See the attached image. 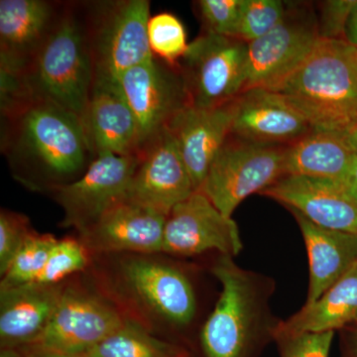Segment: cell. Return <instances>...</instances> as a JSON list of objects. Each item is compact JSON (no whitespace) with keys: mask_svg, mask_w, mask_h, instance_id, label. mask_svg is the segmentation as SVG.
<instances>
[{"mask_svg":"<svg viewBox=\"0 0 357 357\" xmlns=\"http://www.w3.org/2000/svg\"><path fill=\"white\" fill-rule=\"evenodd\" d=\"M65 1L0 0V77L27 70L55 29Z\"/></svg>","mask_w":357,"mask_h":357,"instance_id":"cell-14","label":"cell"},{"mask_svg":"<svg viewBox=\"0 0 357 357\" xmlns=\"http://www.w3.org/2000/svg\"><path fill=\"white\" fill-rule=\"evenodd\" d=\"M57 241L53 234H40L32 230L2 276L0 290L35 283Z\"/></svg>","mask_w":357,"mask_h":357,"instance_id":"cell-26","label":"cell"},{"mask_svg":"<svg viewBox=\"0 0 357 357\" xmlns=\"http://www.w3.org/2000/svg\"><path fill=\"white\" fill-rule=\"evenodd\" d=\"M286 13L280 0H243L236 38L248 44L260 39L280 24Z\"/></svg>","mask_w":357,"mask_h":357,"instance_id":"cell-28","label":"cell"},{"mask_svg":"<svg viewBox=\"0 0 357 357\" xmlns=\"http://www.w3.org/2000/svg\"><path fill=\"white\" fill-rule=\"evenodd\" d=\"M227 142L211 162L201 191L223 215L232 218L244 199L262 192L284 176L285 148L241 139Z\"/></svg>","mask_w":357,"mask_h":357,"instance_id":"cell-6","label":"cell"},{"mask_svg":"<svg viewBox=\"0 0 357 357\" xmlns=\"http://www.w3.org/2000/svg\"><path fill=\"white\" fill-rule=\"evenodd\" d=\"M243 248L238 227L201 191L177 204L167 217L163 252L178 256L217 250L222 255H238Z\"/></svg>","mask_w":357,"mask_h":357,"instance_id":"cell-12","label":"cell"},{"mask_svg":"<svg viewBox=\"0 0 357 357\" xmlns=\"http://www.w3.org/2000/svg\"><path fill=\"white\" fill-rule=\"evenodd\" d=\"M333 332L303 333L275 338L280 357H328Z\"/></svg>","mask_w":357,"mask_h":357,"instance_id":"cell-32","label":"cell"},{"mask_svg":"<svg viewBox=\"0 0 357 357\" xmlns=\"http://www.w3.org/2000/svg\"><path fill=\"white\" fill-rule=\"evenodd\" d=\"M95 79H114L154 57L148 41L149 0L84 1Z\"/></svg>","mask_w":357,"mask_h":357,"instance_id":"cell-5","label":"cell"},{"mask_svg":"<svg viewBox=\"0 0 357 357\" xmlns=\"http://www.w3.org/2000/svg\"><path fill=\"white\" fill-rule=\"evenodd\" d=\"M261 194L298 211L319 227L357 234V199L344 183L286 175Z\"/></svg>","mask_w":357,"mask_h":357,"instance_id":"cell-15","label":"cell"},{"mask_svg":"<svg viewBox=\"0 0 357 357\" xmlns=\"http://www.w3.org/2000/svg\"><path fill=\"white\" fill-rule=\"evenodd\" d=\"M356 156L344 134L312 129L285 148L284 176L325 178L344 183Z\"/></svg>","mask_w":357,"mask_h":357,"instance_id":"cell-24","label":"cell"},{"mask_svg":"<svg viewBox=\"0 0 357 357\" xmlns=\"http://www.w3.org/2000/svg\"><path fill=\"white\" fill-rule=\"evenodd\" d=\"M356 0H331L324 3L318 21L319 38L345 40L347 20Z\"/></svg>","mask_w":357,"mask_h":357,"instance_id":"cell-33","label":"cell"},{"mask_svg":"<svg viewBox=\"0 0 357 357\" xmlns=\"http://www.w3.org/2000/svg\"><path fill=\"white\" fill-rule=\"evenodd\" d=\"M243 0H199L197 2L204 32L236 38Z\"/></svg>","mask_w":357,"mask_h":357,"instance_id":"cell-30","label":"cell"},{"mask_svg":"<svg viewBox=\"0 0 357 357\" xmlns=\"http://www.w3.org/2000/svg\"><path fill=\"white\" fill-rule=\"evenodd\" d=\"M119 83L137 122L139 151L190 105L180 66L159 58L126 70Z\"/></svg>","mask_w":357,"mask_h":357,"instance_id":"cell-9","label":"cell"},{"mask_svg":"<svg viewBox=\"0 0 357 357\" xmlns=\"http://www.w3.org/2000/svg\"><path fill=\"white\" fill-rule=\"evenodd\" d=\"M340 332V357H357V324Z\"/></svg>","mask_w":357,"mask_h":357,"instance_id":"cell-34","label":"cell"},{"mask_svg":"<svg viewBox=\"0 0 357 357\" xmlns=\"http://www.w3.org/2000/svg\"><path fill=\"white\" fill-rule=\"evenodd\" d=\"M314 130L344 134L357 122V48L319 39L306 60L276 89Z\"/></svg>","mask_w":357,"mask_h":357,"instance_id":"cell-3","label":"cell"},{"mask_svg":"<svg viewBox=\"0 0 357 357\" xmlns=\"http://www.w3.org/2000/svg\"><path fill=\"white\" fill-rule=\"evenodd\" d=\"M0 147L14 177L50 192L81 178L96 159L83 119L37 98L1 102Z\"/></svg>","mask_w":357,"mask_h":357,"instance_id":"cell-1","label":"cell"},{"mask_svg":"<svg viewBox=\"0 0 357 357\" xmlns=\"http://www.w3.org/2000/svg\"><path fill=\"white\" fill-rule=\"evenodd\" d=\"M211 271L222 292L202 328L204 357H257L277 325L270 323L267 284L231 256L220 255Z\"/></svg>","mask_w":357,"mask_h":357,"instance_id":"cell-4","label":"cell"},{"mask_svg":"<svg viewBox=\"0 0 357 357\" xmlns=\"http://www.w3.org/2000/svg\"><path fill=\"white\" fill-rule=\"evenodd\" d=\"M237 98L213 107L185 105L174 116L167 129L172 134L195 191H199L211 162L231 135Z\"/></svg>","mask_w":357,"mask_h":357,"instance_id":"cell-16","label":"cell"},{"mask_svg":"<svg viewBox=\"0 0 357 357\" xmlns=\"http://www.w3.org/2000/svg\"><path fill=\"white\" fill-rule=\"evenodd\" d=\"M86 251L83 243L76 239L57 241L35 283L46 285L60 284L66 277L82 271L88 263Z\"/></svg>","mask_w":357,"mask_h":357,"instance_id":"cell-29","label":"cell"},{"mask_svg":"<svg viewBox=\"0 0 357 357\" xmlns=\"http://www.w3.org/2000/svg\"><path fill=\"white\" fill-rule=\"evenodd\" d=\"M319 39L318 21L312 16L286 13L272 31L248 44L244 91L255 88L276 91L306 60Z\"/></svg>","mask_w":357,"mask_h":357,"instance_id":"cell-13","label":"cell"},{"mask_svg":"<svg viewBox=\"0 0 357 357\" xmlns=\"http://www.w3.org/2000/svg\"><path fill=\"white\" fill-rule=\"evenodd\" d=\"M166 220L165 215L121 199L79 234V241L96 253L163 252Z\"/></svg>","mask_w":357,"mask_h":357,"instance_id":"cell-18","label":"cell"},{"mask_svg":"<svg viewBox=\"0 0 357 357\" xmlns=\"http://www.w3.org/2000/svg\"><path fill=\"white\" fill-rule=\"evenodd\" d=\"M138 163L123 201L168 217L195 192L177 143L168 129L149 141L137 154Z\"/></svg>","mask_w":357,"mask_h":357,"instance_id":"cell-11","label":"cell"},{"mask_svg":"<svg viewBox=\"0 0 357 357\" xmlns=\"http://www.w3.org/2000/svg\"><path fill=\"white\" fill-rule=\"evenodd\" d=\"M190 105L213 107L236 100L245 89L248 44L204 32L189 44L178 63Z\"/></svg>","mask_w":357,"mask_h":357,"instance_id":"cell-7","label":"cell"},{"mask_svg":"<svg viewBox=\"0 0 357 357\" xmlns=\"http://www.w3.org/2000/svg\"><path fill=\"white\" fill-rule=\"evenodd\" d=\"M124 321L115 307L98 296L84 289L65 287L41 337L17 351L84 354L116 332Z\"/></svg>","mask_w":357,"mask_h":357,"instance_id":"cell-8","label":"cell"},{"mask_svg":"<svg viewBox=\"0 0 357 357\" xmlns=\"http://www.w3.org/2000/svg\"><path fill=\"white\" fill-rule=\"evenodd\" d=\"M344 38L345 41L354 45L357 48V0L354 7H352L349 20H347Z\"/></svg>","mask_w":357,"mask_h":357,"instance_id":"cell-35","label":"cell"},{"mask_svg":"<svg viewBox=\"0 0 357 357\" xmlns=\"http://www.w3.org/2000/svg\"><path fill=\"white\" fill-rule=\"evenodd\" d=\"M93 79L84 1H65L55 29L24 74L0 77L1 102L25 98L47 100L77 114L84 123Z\"/></svg>","mask_w":357,"mask_h":357,"instance_id":"cell-2","label":"cell"},{"mask_svg":"<svg viewBox=\"0 0 357 357\" xmlns=\"http://www.w3.org/2000/svg\"><path fill=\"white\" fill-rule=\"evenodd\" d=\"M63 284L32 283L0 290L1 349H22L38 340L50 323Z\"/></svg>","mask_w":357,"mask_h":357,"instance_id":"cell-21","label":"cell"},{"mask_svg":"<svg viewBox=\"0 0 357 357\" xmlns=\"http://www.w3.org/2000/svg\"><path fill=\"white\" fill-rule=\"evenodd\" d=\"M29 218L22 213L2 210L0 213V273H6L26 238L31 234Z\"/></svg>","mask_w":357,"mask_h":357,"instance_id":"cell-31","label":"cell"},{"mask_svg":"<svg viewBox=\"0 0 357 357\" xmlns=\"http://www.w3.org/2000/svg\"><path fill=\"white\" fill-rule=\"evenodd\" d=\"M137 163V155H100L81 178L52 190L64 211L62 227H73L81 234L95 225L123 198Z\"/></svg>","mask_w":357,"mask_h":357,"instance_id":"cell-10","label":"cell"},{"mask_svg":"<svg viewBox=\"0 0 357 357\" xmlns=\"http://www.w3.org/2000/svg\"><path fill=\"white\" fill-rule=\"evenodd\" d=\"M357 324V262L316 302L277 323L274 340L303 333L344 330Z\"/></svg>","mask_w":357,"mask_h":357,"instance_id":"cell-23","label":"cell"},{"mask_svg":"<svg viewBox=\"0 0 357 357\" xmlns=\"http://www.w3.org/2000/svg\"><path fill=\"white\" fill-rule=\"evenodd\" d=\"M312 130L309 121L279 91L255 88L237 98L231 135L251 142L292 143Z\"/></svg>","mask_w":357,"mask_h":357,"instance_id":"cell-19","label":"cell"},{"mask_svg":"<svg viewBox=\"0 0 357 357\" xmlns=\"http://www.w3.org/2000/svg\"><path fill=\"white\" fill-rule=\"evenodd\" d=\"M0 357H26L24 354L17 349H1Z\"/></svg>","mask_w":357,"mask_h":357,"instance_id":"cell-39","label":"cell"},{"mask_svg":"<svg viewBox=\"0 0 357 357\" xmlns=\"http://www.w3.org/2000/svg\"><path fill=\"white\" fill-rule=\"evenodd\" d=\"M84 354L89 357H190L185 347L159 340L139 324L126 319L116 332Z\"/></svg>","mask_w":357,"mask_h":357,"instance_id":"cell-25","label":"cell"},{"mask_svg":"<svg viewBox=\"0 0 357 357\" xmlns=\"http://www.w3.org/2000/svg\"><path fill=\"white\" fill-rule=\"evenodd\" d=\"M292 211L306 245L310 284L306 304L311 305L357 262V234L325 229Z\"/></svg>","mask_w":357,"mask_h":357,"instance_id":"cell-22","label":"cell"},{"mask_svg":"<svg viewBox=\"0 0 357 357\" xmlns=\"http://www.w3.org/2000/svg\"><path fill=\"white\" fill-rule=\"evenodd\" d=\"M129 291L150 311L177 326L191 323L197 311L196 296L182 272L164 263L131 257L121 265Z\"/></svg>","mask_w":357,"mask_h":357,"instance_id":"cell-17","label":"cell"},{"mask_svg":"<svg viewBox=\"0 0 357 357\" xmlns=\"http://www.w3.org/2000/svg\"><path fill=\"white\" fill-rule=\"evenodd\" d=\"M84 126L96 157L137 155V122L119 81L95 79L84 117Z\"/></svg>","mask_w":357,"mask_h":357,"instance_id":"cell-20","label":"cell"},{"mask_svg":"<svg viewBox=\"0 0 357 357\" xmlns=\"http://www.w3.org/2000/svg\"><path fill=\"white\" fill-rule=\"evenodd\" d=\"M26 357H89L86 354H58L49 352L20 351Z\"/></svg>","mask_w":357,"mask_h":357,"instance_id":"cell-37","label":"cell"},{"mask_svg":"<svg viewBox=\"0 0 357 357\" xmlns=\"http://www.w3.org/2000/svg\"><path fill=\"white\" fill-rule=\"evenodd\" d=\"M344 185L349 194L357 199V154L352 162L351 170L345 178Z\"/></svg>","mask_w":357,"mask_h":357,"instance_id":"cell-36","label":"cell"},{"mask_svg":"<svg viewBox=\"0 0 357 357\" xmlns=\"http://www.w3.org/2000/svg\"><path fill=\"white\" fill-rule=\"evenodd\" d=\"M147 34L154 57L170 65H178L189 43L184 25L174 14L162 13L150 17Z\"/></svg>","mask_w":357,"mask_h":357,"instance_id":"cell-27","label":"cell"},{"mask_svg":"<svg viewBox=\"0 0 357 357\" xmlns=\"http://www.w3.org/2000/svg\"><path fill=\"white\" fill-rule=\"evenodd\" d=\"M352 149L357 154V122L344 134Z\"/></svg>","mask_w":357,"mask_h":357,"instance_id":"cell-38","label":"cell"}]
</instances>
